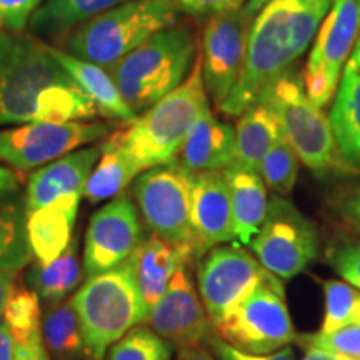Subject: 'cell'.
<instances>
[{
	"mask_svg": "<svg viewBox=\"0 0 360 360\" xmlns=\"http://www.w3.org/2000/svg\"><path fill=\"white\" fill-rule=\"evenodd\" d=\"M334 0H270L250 24L244 69L220 112L240 117L307 52Z\"/></svg>",
	"mask_w": 360,
	"mask_h": 360,
	"instance_id": "2",
	"label": "cell"
},
{
	"mask_svg": "<svg viewBox=\"0 0 360 360\" xmlns=\"http://www.w3.org/2000/svg\"><path fill=\"white\" fill-rule=\"evenodd\" d=\"M174 0H130L94 17L70 35L72 56L109 69L134 49L177 22Z\"/></svg>",
	"mask_w": 360,
	"mask_h": 360,
	"instance_id": "6",
	"label": "cell"
},
{
	"mask_svg": "<svg viewBox=\"0 0 360 360\" xmlns=\"http://www.w3.org/2000/svg\"><path fill=\"white\" fill-rule=\"evenodd\" d=\"M283 135L281 120L264 101H257L240 115L236 129V162L254 170Z\"/></svg>",
	"mask_w": 360,
	"mask_h": 360,
	"instance_id": "26",
	"label": "cell"
},
{
	"mask_svg": "<svg viewBox=\"0 0 360 360\" xmlns=\"http://www.w3.org/2000/svg\"><path fill=\"white\" fill-rule=\"evenodd\" d=\"M299 344L305 349H321L327 352L360 360V326L340 327L332 332H315L299 337Z\"/></svg>",
	"mask_w": 360,
	"mask_h": 360,
	"instance_id": "35",
	"label": "cell"
},
{
	"mask_svg": "<svg viewBox=\"0 0 360 360\" xmlns=\"http://www.w3.org/2000/svg\"><path fill=\"white\" fill-rule=\"evenodd\" d=\"M357 42H359V44H360V35H359V40H357Z\"/></svg>",
	"mask_w": 360,
	"mask_h": 360,
	"instance_id": "48",
	"label": "cell"
},
{
	"mask_svg": "<svg viewBox=\"0 0 360 360\" xmlns=\"http://www.w3.org/2000/svg\"><path fill=\"white\" fill-rule=\"evenodd\" d=\"M193 175L174 160L146 170L134 182L135 202L147 227L191 259H195L191 222Z\"/></svg>",
	"mask_w": 360,
	"mask_h": 360,
	"instance_id": "9",
	"label": "cell"
},
{
	"mask_svg": "<svg viewBox=\"0 0 360 360\" xmlns=\"http://www.w3.org/2000/svg\"><path fill=\"white\" fill-rule=\"evenodd\" d=\"M179 360H214V355L204 344L179 350Z\"/></svg>",
	"mask_w": 360,
	"mask_h": 360,
	"instance_id": "43",
	"label": "cell"
},
{
	"mask_svg": "<svg viewBox=\"0 0 360 360\" xmlns=\"http://www.w3.org/2000/svg\"><path fill=\"white\" fill-rule=\"evenodd\" d=\"M267 2H270V0H249L244 6V12L247 13V17H250V19L254 20V17L262 11V7Z\"/></svg>",
	"mask_w": 360,
	"mask_h": 360,
	"instance_id": "47",
	"label": "cell"
},
{
	"mask_svg": "<svg viewBox=\"0 0 360 360\" xmlns=\"http://www.w3.org/2000/svg\"><path fill=\"white\" fill-rule=\"evenodd\" d=\"M179 8L193 15H219L244 7L245 0H174Z\"/></svg>",
	"mask_w": 360,
	"mask_h": 360,
	"instance_id": "39",
	"label": "cell"
},
{
	"mask_svg": "<svg viewBox=\"0 0 360 360\" xmlns=\"http://www.w3.org/2000/svg\"><path fill=\"white\" fill-rule=\"evenodd\" d=\"M209 107L199 56L191 74L177 89L162 97L124 130V146L129 155L142 172L174 162L193 124Z\"/></svg>",
	"mask_w": 360,
	"mask_h": 360,
	"instance_id": "3",
	"label": "cell"
},
{
	"mask_svg": "<svg viewBox=\"0 0 360 360\" xmlns=\"http://www.w3.org/2000/svg\"><path fill=\"white\" fill-rule=\"evenodd\" d=\"M4 322L15 344H25L30 337L40 332V302L39 295L24 283L13 282L8 290L2 312Z\"/></svg>",
	"mask_w": 360,
	"mask_h": 360,
	"instance_id": "31",
	"label": "cell"
},
{
	"mask_svg": "<svg viewBox=\"0 0 360 360\" xmlns=\"http://www.w3.org/2000/svg\"><path fill=\"white\" fill-rule=\"evenodd\" d=\"M332 132L340 159L350 172H360V44L342 72L330 115Z\"/></svg>",
	"mask_w": 360,
	"mask_h": 360,
	"instance_id": "19",
	"label": "cell"
},
{
	"mask_svg": "<svg viewBox=\"0 0 360 360\" xmlns=\"http://www.w3.org/2000/svg\"><path fill=\"white\" fill-rule=\"evenodd\" d=\"M82 193H69L27 214V238L39 264H51L72 242Z\"/></svg>",
	"mask_w": 360,
	"mask_h": 360,
	"instance_id": "22",
	"label": "cell"
},
{
	"mask_svg": "<svg viewBox=\"0 0 360 360\" xmlns=\"http://www.w3.org/2000/svg\"><path fill=\"white\" fill-rule=\"evenodd\" d=\"M337 212L355 232L360 233V187L340 197L337 202Z\"/></svg>",
	"mask_w": 360,
	"mask_h": 360,
	"instance_id": "40",
	"label": "cell"
},
{
	"mask_svg": "<svg viewBox=\"0 0 360 360\" xmlns=\"http://www.w3.org/2000/svg\"><path fill=\"white\" fill-rule=\"evenodd\" d=\"M193 53L192 34L184 27H170L152 35L107 70L124 102L139 115L187 79Z\"/></svg>",
	"mask_w": 360,
	"mask_h": 360,
	"instance_id": "4",
	"label": "cell"
},
{
	"mask_svg": "<svg viewBox=\"0 0 360 360\" xmlns=\"http://www.w3.org/2000/svg\"><path fill=\"white\" fill-rule=\"evenodd\" d=\"M269 270L244 247L217 245L199 259L197 283L200 300L215 327L250 294Z\"/></svg>",
	"mask_w": 360,
	"mask_h": 360,
	"instance_id": "12",
	"label": "cell"
},
{
	"mask_svg": "<svg viewBox=\"0 0 360 360\" xmlns=\"http://www.w3.org/2000/svg\"><path fill=\"white\" fill-rule=\"evenodd\" d=\"M15 276L17 274H0V317H2L8 290H11L12 283L15 282Z\"/></svg>",
	"mask_w": 360,
	"mask_h": 360,
	"instance_id": "45",
	"label": "cell"
},
{
	"mask_svg": "<svg viewBox=\"0 0 360 360\" xmlns=\"http://www.w3.org/2000/svg\"><path fill=\"white\" fill-rule=\"evenodd\" d=\"M220 339L245 354L277 352L295 339L282 281L272 272L214 327Z\"/></svg>",
	"mask_w": 360,
	"mask_h": 360,
	"instance_id": "8",
	"label": "cell"
},
{
	"mask_svg": "<svg viewBox=\"0 0 360 360\" xmlns=\"http://www.w3.org/2000/svg\"><path fill=\"white\" fill-rule=\"evenodd\" d=\"M260 101L267 102L276 112L287 142L305 167L317 175L347 170L340 159L330 120L323 109L310 101L299 72L289 70L282 75Z\"/></svg>",
	"mask_w": 360,
	"mask_h": 360,
	"instance_id": "7",
	"label": "cell"
},
{
	"mask_svg": "<svg viewBox=\"0 0 360 360\" xmlns=\"http://www.w3.org/2000/svg\"><path fill=\"white\" fill-rule=\"evenodd\" d=\"M19 186V177L6 167L0 165V193L4 192H13Z\"/></svg>",
	"mask_w": 360,
	"mask_h": 360,
	"instance_id": "44",
	"label": "cell"
},
{
	"mask_svg": "<svg viewBox=\"0 0 360 360\" xmlns=\"http://www.w3.org/2000/svg\"><path fill=\"white\" fill-rule=\"evenodd\" d=\"M109 134L102 122H30L0 132V160L17 170H30L70 154L72 150L101 141Z\"/></svg>",
	"mask_w": 360,
	"mask_h": 360,
	"instance_id": "13",
	"label": "cell"
},
{
	"mask_svg": "<svg viewBox=\"0 0 360 360\" xmlns=\"http://www.w3.org/2000/svg\"><path fill=\"white\" fill-rule=\"evenodd\" d=\"M107 360H172V345L150 327H134L110 345Z\"/></svg>",
	"mask_w": 360,
	"mask_h": 360,
	"instance_id": "34",
	"label": "cell"
},
{
	"mask_svg": "<svg viewBox=\"0 0 360 360\" xmlns=\"http://www.w3.org/2000/svg\"><path fill=\"white\" fill-rule=\"evenodd\" d=\"M299 162L295 150L287 142L285 135H282L265 154L257 172L262 177L265 187L281 197L289 195L299 175Z\"/></svg>",
	"mask_w": 360,
	"mask_h": 360,
	"instance_id": "32",
	"label": "cell"
},
{
	"mask_svg": "<svg viewBox=\"0 0 360 360\" xmlns=\"http://www.w3.org/2000/svg\"><path fill=\"white\" fill-rule=\"evenodd\" d=\"M302 360H354L349 357H344V355L339 354H332L327 352V350H321V349H307Z\"/></svg>",
	"mask_w": 360,
	"mask_h": 360,
	"instance_id": "46",
	"label": "cell"
},
{
	"mask_svg": "<svg viewBox=\"0 0 360 360\" xmlns=\"http://www.w3.org/2000/svg\"><path fill=\"white\" fill-rule=\"evenodd\" d=\"M141 172L124 146V134L115 132L101 146V157L85 182L82 195L92 204L115 199Z\"/></svg>",
	"mask_w": 360,
	"mask_h": 360,
	"instance_id": "25",
	"label": "cell"
},
{
	"mask_svg": "<svg viewBox=\"0 0 360 360\" xmlns=\"http://www.w3.org/2000/svg\"><path fill=\"white\" fill-rule=\"evenodd\" d=\"M177 160L192 174L224 170L236 162V129L205 109L182 143Z\"/></svg>",
	"mask_w": 360,
	"mask_h": 360,
	"instance_id": "20",
	"label": "cell"
},
{
	"mask_svg": "<svg viewBox=\"0 0 360 360\" xmlns=\"http://www.w3.org/2000/svg\"><path fill=\"white\" fill-rule=\"evenodd\" d=\"M146 322L155 334L179 350L207 344L214 334V326L193 289L187 265L175 272L165 294L148 310Z\"/></svg>",
	"mask_w": 360,
	"mask_h": 360,
	"instance_id": "16",
	"label": "cell"
},
{
	"mask_svg": "<svg viewBox=\"0 0 360 360\" xmlns=\"http://www.w3.org/2000/svg\"><path fill=\"white\" fill-rule=\"evenodd\" d=\"M191 222L195 259L214 247L237 240L231 195L222 170L193 175Z\"/></svg>",
	"mask_w": 360,
	"mask_h": 360,
	"instance_id": "17",
	"label": "cell"
},
{
	"mask_svg": "<svg viewBox=\"0 0 360 360\" xmlns=\"http://www.w3.org/2000/svg\"><path fill=\"white\" fill-rule=\"evenodd\" d=\"M360 35V0H334L315 34L304 85L315 105L326 109Z\"/></svg>",
	"mask_w": 360,
	"mask_h": 360,
	"instance_id": "11",
	"label": "cell"
},
{
	"mask_svg": "<svg viewBox=\"0 0 360 360\" xmlns=\"http://www.w3.org/2000/svg\"><path fill=\"white\" fill-rule=\"evenodd\" d=\"M142 242L137 209L120 193L90 219L85 233L84 272L92 278L124 264Z\"/></svg>",
	"mask_w": 360,
	"mask_h": 360,
	"instance_id": "15",
	"label": "cell"
},
{
	"mask_svg": "<svg viewBox=\"0 0 360 360\" xmlns=\"http://www.w3.org/2000/svg\"><path fill=\"white\" fill-rule=\"evenodd\" d=\"M327 262L337 276L360 290V244L349 242L334 247L327 252Z\"/></svg>",
	"mask_w": 360,
	"mask_h": 360,
	"instance_id": "36",
	"label": "cell"
},
{
	"mask_svg": "<svg viewBox=\"0 0 360 360\" xmlns=\"http://www.w3.org/2000/svg\"><path fill=\"white\" fill-rule=\"evenodd\" d=\"M30 260L25 200L12 192L0 193V274H17Z\"/></svg>",
	"mask_w": 360,
	"mask_h": 360,
	"instance_id": "27",
	"label": "cell"
},
{
	"mask_svg": "<svg viewBox=\"0 0 360 360\" xmlns=\"http://www.w3.org/2000/svg\"><path fill=\"white\" fill-rule=\"evenodd\" d=\"M125 2L130 0H47L35 11L30 25L37 32H62Z\"/></svg>",
	"mask_w": 360,
	"mask_h": 360,
	"instance_id": "30",
	"label": "cell"
},
{
	"mask_svg": "<svg viewBox=\"0 0 360 360\" xmlns=\"http://www.w3.org/2000/svg\"><path fill=\"white\" fill-rule=\"evenodd\" d=\"M207 345L212 347L214 354L217 355L219 360H297L294 350L290 347H283L277 352L267 354V355H254V354H245L240 350L233 349L232 345H229L224 339H220L217 332H214L212 335L207 340Z\"/></svg>",
	"mask_w": 360,
	"mask_h": 360,
	"instance_id": "38",
	"label": "cell"
},
{
	"mask_svg": "<svg viewBox=\"0 0 360 360\" xmlns=\"http://www.w3.org/2000/svg\"><path fill=\"white\" fill-rule=\"evenodd\" d=\"M231 195L232 220L236 238L249 245L262 227L269 209L267 191L257 170L233 162L222 170Z\"/></svg>",
	"mask_w": 360,
	"mask_h": 360,
	"instance_id": "23",
	"label": "cell"
},
{
	"mask_svg": "<svg viewBox=\"0 0 360 360\" xmlns=\"http://www.w3.org/2000/svg\"><path fill=\"white\" fill-rule=\"evenodd\" d=\"M326 294V317L322 332H332L340 327L360 326V290L347 282L328 281L322 282Z\"/></svg>",
	"mask_w": 360,
	"mask_h": 360,
	"instance_id": "33",
	"label": "cell"
},
{
	"mask_svg": "<svg viewBox=\"0 0 360 360\" xmlns=\"http://www.w3.org/2000/svg\"><path fill=\"white\" fill-rule=\"evenodd\" d=\"M42 339L57 360L85 359V344L72 299L51 305L42 321Z\"/></svg>",
	"mask_w": 360,
	"mask_h": 360,
	"instance_id": "29",
	"label": "cell"
},
{
	"mask_svg": "<svg viewBox=\"0 0 360 360\" xmlns=\"http://www.w3.org/2000/svg\"><path fill=\"white\" fill-rule=\"evenodd\" d=\"M98 157L101 146L87 147L60 157L34 172L27 182V214H32L40 207L52 204L69 193H82Z\"/></svg>",
	"mask_w": 360,
	"mask_h": 360,
	"instance_id": "18",
	"label": "cell"
},
{
	"mask_svg": "<svg viewBox=\"0 0 360 360\" xmlns=\"http://www.w3.org/2000/svg\"><path fill=\"white\" fill-rule=\"evenodd\" d=\"M0 360H15V342L2 317H0Z\"/></svg>",
	"mask_w": 360,
	"mask_h": 360,
	"instance_id": "42",
	"label": "cell"
},
{
	"mask_svg": "<svg viewBox=\"0 0 360 360\" xmlns=\"http://www.w3.org/2000/svg\"><path fill=\"white\" fill-rule=\"evenodd\" d=\"M77 249V238H72L69 247L62 252L60 257L45 265L37 262L29 270L27 283L39 295V299L56 305L75 290V287L80 283V277H82Z\"/></svg>",
	"mask_w": 360,
	"mask_h": 360,
	"instance_id": "28",
	"label": "cell"
},
{
	"mask_svg": "<svg viewBox=\"0 0 360 360\" xmlns=\"http://www.w3.org/2000/svg\"><path fill=\"white\" fill-rule=\"evenodd\" d=\"M129 262L139 294L148 312L165 294L175 272L191 262V257L170 242L152 233L148 238H142L129 257Z\"/></svg>",
	"mask_w": 360,
	"mask_h": 360,
	"instance_id": "21",
	"label": "cell"
},
{
	"mask_svg": "<svg viewBox=\"0 0 360 360\" xmlns=\"http://www.w3.org/2000/svg\"><path fill=\"white\" fill-rule=\"evenodd\" d=\"M82 328L85 359L102 360L105 350L137 323L146 322L147 309L135 283L129 259L87 278L72 297Z\"/></svg>",
	"mask_w": 360,
	"mask_h": 360,
	"instance_id": "5",
	"label": "cell"
},
{
	"mask_svg": "<svg viewBox=\"0 0 360 360\" xmlns=\"http://www.w3.org/2000/svg\"><path fill=\"white\" fill-rule=\"evenodd\" d=\"M47 49L51 56L58 62V65L70 75L72 80L96 105L98 115L130 124L137 119V114L124 102L114 79L110 77L105 67L84 60V58L72 56L69 52L58 51L52 45H47Z\"/></svg>",
	"mask_w": 360,
	"mask_h": 360,
	"instance_id": "24",
	"label": "cell"
},
{
	"mask_svg": "<svg viewBox=\"0 0 360 360\" xmlns=\"http://www.w3.org/2000/svg\"><path fill=\"white\" fill-rule=\"evenodd\" d=\"M44 0H0V24L11 32H22Z\"/></svg>",
	"mask_w": 360,
	"mask_h": 360,
	"instance_id": "37",
	"label": "cell"
},
{
	"mask_svg": "<svg viewBox=\"0 0 360 360\" xmlns=\"http://www.w3.org/2000/svg\"><path fill=\"white\" fill-rule=\"evenodd\" d=\"M15 360H51L44 345L42 332L30 337L25 344H15Z\"/></svg>",
	"mask_w": 360,
	"mask_h": 360,
	"instance_id": "41",
	"label": "cell"
},
{
	"mask_svg": "<svg viewBox=\"0 0 360 360\" xmlns=\"http://www.w3.org/2000/svg\"><path fill=\"white\" fill-rule=\"evenodd\" d=\"M250 250L281 281L302 274L319 255V232L290 200L274 195Z\"/></svg>",
	"mask_w": 360,
	"mask_h": 360,
	"instance_id": "10",
	"label": "cell"
},
{
	"mask_svg": "<svg viewBox=\"0 0 360 360\" xmlns=\"http://www.w3.org/2000/svg\"><path fill=\"white\" fill-rule=\"evenodd\" d=\"M252 19L244 7L210 17L202 35V77L217 109L227 101L244 69Z\"/></svg>",
	"mask_w": 360,
	"mask_h": 360,
	"instance_id": "14",
	"label": "cell"
},
{
	"mask_svg": "<svg viewBox=\"0 0 360 360\" xmlns=\"http://www.w3.org/2000/svg\"><path fill=\"white\" fill-rule=\"evenodd\" d=\"M96 115V105L51 56L47 44L20 32L0 34V125Z\"/></svg>",
	"mask_w": 360,
	"mask_h": 360,
	"instance_id": "1",
	"label": "cell"
}]
</instances>
